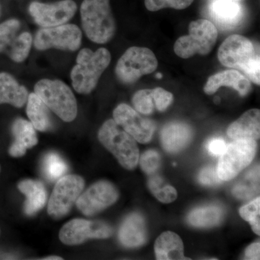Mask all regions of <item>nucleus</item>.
I'll return each mask as SVG.
<instances>
[{
	"label": "nucleus",
	"mask_w": 260,
	"mask_h": 260,
	"mask_svg": "<svg viewBox=\"0 0 260 260\" xmlns=\"http://www.w3.org/2000/svg\"><path fill=\"white\" fill-rule=\"evenodd\" d=\"M112 60L111 53L105 48L93 51L84 48L78 53L76 64L70 73L72 85L75 91L89 94L96 88L99 79Z\"/></svg>",
	"instance_id": "nucleus-1"
},
{
	"label": "nucleus",
	"mask_w": 260,
	"mask_h": 260,
	"mask_svg": "<svg viewBox=\"0 0 260 260\" xmlns=\"http://www.w3.org/2000/svg\"><path fill=\"white\" fill-rule=\"evenodd\" d=\"M82 26L95 44H107L115 35L116 25L110 0H83L80 8Z\"/></svg>",
	"instance_id": "nucleus-2"
},
{
	"label": "nucleus",
	"mask_w": 260,
	"mask_h": 260,
	"mask_svg": "<svg viewBox=\"0 0 260 260\" xmlns=\"http://www.w3.org/2000/svg\"><path fill=\"white\" fill-rule=\"evenodd\" d=\"M98 138L124 169L133 170L138 166L140 152L136 140L121 129L114 119H109L103 124Z\"/></svg>",
	"instance_id": "nucleus-3"
},
{
	"label": "nucleus",
	"mask_w": 260,
	"mask_h": 260,
	"mask_svg": "<svg viewBox=\"0 0 260 260\" xmlns=\"http://www.w3.org/2000/svg\"><path fill=\"white\" fill-rule=\"evenodd\" d=\"M34 93L49 109L66 122L75 120L78 104L71 89L59 80L42 79L35 84Z\"/></svg>",
	"instance_id": "nucleus-4"
},
{
	"label": "nucleus",
	"mask_w": 260,
	"mask_h": 260,
	"mask_svg": "<svg viewBox=\"0 0 260 260\" xmlns=\"http://www.w3.org/2000/svg\"><path fill=\"white\" fill-rule=\"evenodd\" d=\"M218 39V30L209 20L200 19L189 25V35L183 36L174 44V52L182 59L195 55H208Z\"/></svg>",
	"instance_id": "nucleus-5"
},
{
	"label": "nucleus",
	"mask_w": 260,
	"mask_h": 260,
	"mask_svg": "<svg viewBox=\"0 0 260 260\" xmlns=\"http://www.w3.org/2000/svg\"><path fill=\"white\" fill-rule=\"evenodd\" d=\"M158 62L153 51L146 47H133L126 49L117 61V79L125 85L136 83L143 75L151 74Z\"/></svg>",
	"instance_id": "nucleus-6"
},
{
	"label": "nucleus",
	"mask_w": 260,
	"mask_h": 260,
	"mask_svg": "<svg viewBox=\"0 0 260 260\" xmlns=\"http://www.w3.org/2000/svg\"><path fill=\"white\" fill-rule=\"evenodd\" d=\"M256 140H234L227 145L224 153L219 159L216 171L223 181H230L246 169L255 157Z\"/></svg>",
	"instance_id": "nucleus-7"
},
{
	"label": "nucleus",
	"mask_w": 260,
	"mask_h": 260,
	"mask_svg": "<svg viewBox=\"0 0 260 260\" xmlns=\"http://www.w3.org/2000/svg\"><path fill=\"white\" fill-rule=\"evenodd\" d=\"M85 181L79 175H64L58 179L48 203V214L54 219L65 216L83 192Z\"/></svg>",
	"instance_id": "nucleus-8"
},
{
	"label": "nucleus",
	"mask_w": 260,
	"mask_h": 260,
	"mask_svg": "<svg viewBox=\"0 0 260 260\" xmlns=\"http://www.w3.org/2000/svg\"><path fill=\"white\" fill-rule=\"evenodd\" d=\"M82 32L75 24L42 28L36 34L34 44L39 51L50 49L75 51L81 46Z\"/></svg>",
	"instance_id": "nucleus-9"
},
{
	"label": "nucleus",
	"mask_w": 260,
	"mask_h": 260,
	"mask_svg": "<svg viewBox=\"0 0 260 260\" xmlns=\"http://www.w3.org/2000/svg\"><path fill=\"white\" fill-rule=\"evenodd\" d=\"M113 232L112 227L105 222L76 218L63 225L59 238L65 245H80L90 239H108Z\"/></svg>",
	"instance_id": "nucleus-10"
},
{
	"label": "nucleus",
	"mask_w": 260,
	"mask_h": 260,
	"mask_svg": "<svg viewBox=\"0 0 260 260\" xmlns=\"http://www.w3.org/2000/svg\"><path fill=\"white\" fill-rule=\"evenodd\" d=\"M78 10L73 0H61L54 3L32 2L28 12L34 22L42 28H51L68 23Z\"/></svg>",
	"instance_id": "nucleus-11"
},
{
	"label": "nucleus",
	"mask_w": 260,
	"mask_h": 260,
	"mask_svg": "<svg viewBox=\"0 0 260 260\" xmlns=\"http://www.w3.org/2000/svg\"><path fill=\"white\" fill-rule=\"evenodd\" d=\"M118 198L119 191L114 184L99 181L81 193L75 205L85 216H93L114 204Z\"/></svg>",
	"instance_id": "nucleus-12"
},
{
	"label": "nucleus",
	"mask_w": 260,
	"mask_h": 260,
	"mask_svg": "<svg viewBox=\"0 0 260 260\" xmlns=\"http://www.w3.org/2000/svg\"><path fill=\"white\" fill-rule=\"evenodd\" d=\"M113 116L116 124L138 143H149L153 138L155 123L140 116L139 113L127 104L117 106L113 112Z\"/></svg>",
	"instance_id": "nucleus-13"
},
{
	"label": "nucleus",
	"mask_w": 260,
	"mask_h": 260,
	"mask_svg": "<svg viewBox=\"0 0 260 260\" xmlns=\"http://www.w3.org/2000/svg\"><path fill=\"white\" fill-rule=\"evenodd\" d=\"M255 55L252 42L237 34L226 38L218 51L219 61L223 66L238 70L242 69Z\"/></svg>",
	"instance_id": "nucleus-14"
},
{
	"label": "nucleus",
	"mask_w": 260,
	"mask_h": 260,
	"mask_svg": "<svg viewBox=\"0 0 260 260\" xmlns=\"http://www.w3.org/2000/svg\"><path fill=\"white\" fill-rule=\"evenodd\" d=\"M222 86L234 88L242 96L248 95L252 88L250 80L237 70H230L210 76L205 84L204 92L208 95H213Z\"/></svg>",
	"instance_id": "nucleus-15"
},
{
	"label": "nucleus",
	"mask_w": 260,
	"mask_h": 260,
	"mask_svg": "<svg viewBox=\"0 0 260 260\" xmlns=\"http://www.w3.org/2000/svg\"><path fill=\"white\" fill-rule=\"evenodd\" d=\"M119 242L129 248L143 245L147 241V229L145 219L140 213L128 215L119 231Z\"/></svg>",
	"instance_id": "nucleus-16"
},
{
	"label": "nucleus",
	"mask_w": 260,
	"mask_h": 260,
	"mask_svg": "<svg viewBox=\"0 0 260 260\" xmlns=\"http://www.w3.org/2000/svg\"><path fill=\"white\" fill-rule=\"evenodd\" d=\"M192 129L185 123L171 122L164 126L160 133V140L164 150L171 153H178L190 143Z\"/></svg>",
	"instance_id": "nucleus-17"
},
{
	"label": "nucleus",
	"mask_w": 260,
	"mask_h": 260,
	"mask_svg": "<svg viewBox=\"0 0 260 260\" xmlns=\"http://www.w3.org/2000/svg\"><path fill=\"white\" fill-rule=\"evenodd\" d=\"M35 127L30 121L18 118L15 119L12 126V133L14 136V142L9 149V154L14 158L23 156L29 148L38 143Z\"/></svg>",
	"instance_id": "nucleus-18"
},
{
	"label": "nucleus",
	"mask_w": 260,
	"mask_h": 260,
	"mask_svg": "<svg viewBox=\"0 0 260 260\" xmlns=\"http://www.w3.org/2000/svg\"><path fill=\"white\" fill-rule=\"evenodd\" d=\"M231 139H259L260 135V112L259 109H250L239 119L233 122L227 129Z\"/></svg>",
	"instance_id": "nucleus-19"
},
{
	"label": "nucleus",
	"mask_w": 260,
	"mask_h": 260,
	"mask_svg": "<svg viewBox=\"0 0 260 260\" xmlns=\"http://www.w3.org/2000/svg\"><path fill=\"white\" fill-rule=\"evenodd\" d=\"M18 189L25 197L24 213L29 216L35 215L44 208L47 198V190L43 183L32 179H25L18 184Z\"/></svg>",
	"instance_id": "nucleus-20"
},
{
	"label": "nucleus",
	"mask_w": 260,
	"mask_h": 260,
	"mask_svg": "<svg viewBox=\"0 0 260 260\" xmlns=\"http://www.w3.org/2000/svg\"><path fill=\"white\" fill-rule=\"evenodd\" d=\"M28 91L9 73H0V104H9L16 108L27 103Z\"/></svg>",
	"instance_id": "nucleus-21"
},
{
	"label": "nucleus",
	"mask_w": 260,
	"mask_h": 260,
	"mask_svg": "<svg viewBox=\"0 0 260 260\" xmlns=\"http://www.w3.org/2000/svg\"><path fill=\"white\" fill-rule=\"evenodd\" d=\"M210 13L215 22L227 28L238 25L243 17L241 5L229 0H214L210 4Z\"/></svg>",
	"instance_id": "nucleus-22"
},
{
	"label": "nucleus",
	"mask_w": 260,
	"mask_h": 260,
	"mask_svg": "<svg viewBox=\"0 0 260 260\" xmlns=\"http://www.w3.org/2000/svg\"><path fill=\"white\" fill-rule=\"evenodd\" d=\"M155 253L159 260L189 259L184 256V245L178 234L172 232L162 233L155 243Z\"/></svg>",
	"instance_id": "nucleus-23"
},
{
	"label": "nucleus",
	"mask_w": 260,
	"mask_h": 260,
	"mask_svg": "<svg viewBox=\"0 0 260 260\" xmlns=\"http://www.w3.org/2000/svg\"><path fill=\"white\" fill-rule=\"evenodd\" d=\"M50 109L35 93L29 94L26 113L30 123L40 132L50 129L52 126Z\"/></svg>",
	"instance_id": "nucleus-24"
},
{
	"label": "nucleus",
	"mask_w": 260,
	"mask_h": 260,
	"mask_svg": "<svg viewBox=\"0 0 260 260\" xmlns=\"http://www.w3.org/2000/svg\"><path fill=\"white\" fill-rule=\"evenodd\" d=\"M223 210L216 205L202 207L191 211L188 216V222L197 228H210L221 223Z\"/></svg>",
	"instance_id": "nucleus-25"
},
{
	"label": "nucleus",
	"mask_w": 260,
	"mask_h": 260,
	"mask_svg": "<svg viewBox=\"0 0 260 260\" xmlns=\"http://www.w3.org/2000/svg\"><path fill=\"white\" fill-rule=\"evenodd\" d=\"M232 193L240 200L252 199L259 193V166L250 169L234 186Z\"/></svg>",
	"instance_id": "nucleus-26"
},
{
	"label": "nucleus",
	"mask_w": 260,
	"mask_h": 260,
	"mask_svg": "<svg viewBox=\"0 0 260 260\" xmlns=\"http://www.w3.org/2000/svg\"><path fill=\"white\" fill-rule=\"evenodd\" d=\"M32 37L28 31L20 32L14 44L8 49L6 54L15 62H22L27 59L31 49Z\"/></svg>",
	"instance_id": "nucleus-27"
},
{
	"label": "nucleus",
	"mask_w": 260,
	"mask_h": 260,
	"mask_svg": "<svg viewBox=\"0 0 260 260\" xmlns=\"http://www.w3.org/2000/svg\"><path fill=\"white\" fill-rule=\"evenodd\" d=\"M149 189L154 196L162 203H171L177 199V191L172 186L166 184L164 179L159 176H153L149 179Z\"/></svg>",
	"instance_id": "nucleus-28"
},
{
	"label": "nucleus",
	"mask_w": 260,
	"mask_h": 260,
	"mask_svg": "<svg viewBox=\"0 0 260 260\" xmlns=\"http://www.w3.org/2000/svg\"><path fill=\"white\" fill-rule=\"evenodd\" d=\"M44 173L49 181H55L68 172V165L59 154L49 153L44 160Z\"/></svg>",
	"instance_id": "nucleus-29"
},
{
	"label": "nucleus",
	"mask_w": 260,
	"mask_h": 260,
	"mask_svg": "<svg viewBox=\"0 0 260 260\" xmlns=\"http://www.w3.org/2000/svg\"><path fill=\"white\" fill-rule=\"evenodd\" d=\"M21 24L17 19H10L0 24V53L7 52L14 44Z\"/></svg>",
	"instance_id": "nucleus-30"
},
{
	"label": "nucleus",
	"mask_w": 260,
	"mask_h": 260,
	"mask_svg": "<svg viewBox=\"0 0 260 260\" xmlns=\"http://www.w3.org/2000/svg\"><path fill=\"white\" fill-rule=\"evenodd\" d=\"M133 104L135 110L144 115H150L155 110L153 89L138 90L133 97Z\"/></svg>",
	"instance_id": "nucleus-31"
},
{
	"label": "nucleus",
	"mask_w": 260,
	"mask_h": 260,
	"mask_svg": "<svg viewBox=\"0 0 260 260\" xmlns=\"http://www.w3.org/2000/svg\"><path fill=\"white\" fill-rule=\"evenodd\" d=\"M242 218L250 223L253 232L257 235L260 234V198H255L239 210Z\"/></svg>",
	"instance_id": "nucleus-32"
},
{
	"label": "nucleus",
	"mask_w": 260,
	"mask_h": 260,
	"mask_svg": "<svg viewBox=\"0 0 260 260\" xmlns=\"http://www.w3.org/2000/svg\"><path fill=\"white\" fill-rule=\"evenodd\" d=\"M194 0H145V5L149 11L156 12L164 8L184 10L190 6Z\"/></svg>",
	"instance_id": "nucleus-33"
},
{
	"label": "nucleus",
	"mask_w": 260,
	"mask_h": 260,
	"mask_svg": "<svg viewBox=\"0 0 260 260\" xmlns=\"http://www.w3.org/2000/svg\"><path fill=\"white\" fill-rule=\"evenodd\" d=\"M139 160L140 167L149 175L155 174L160 167V155L155 150H149L145 152Z\"/></svg>",
	"instance_id": "nucleus-34"
},
{
	"label": "nucleus",
	"mask_w": 260,
	"mask_h": 260,
	"mask_svg": "<svg viewBox=\"0 0 260 260\" xmlns=\"http://www.w3.org/2000/svg\"><path fill=\"white\" fill-rule=\"evenodd\" d=\"M153 96L155 107L159 112L167 110L174 100L172 93L160 87L153 89Z\"/></svg>",
	"instance_id": "nucleus-35"
},
{
	"label": "nucleus",
	"mask_w": 260,
	"mask_h": 260,
	"mask_svg": "<svg viewBox=\"0 0 260 260\" xmlns=\"http://www.w3.org/2000/svg\"><path fill=\"white\" fill-rule=\"evenodd\" d=\"M260 59L259 54L256 55L248 61L247 63L241 69L245 73L248 79L251 80L252 83L259 85L260 84Z\"/></svg>",
	"instance_id": "nucleus-36"
},
{
	"label": "nucleus",
	"mask_w": 260,
	"mask_h": 260,
	"mask_svg": "<svg viewBox=\"0 0 260 260\" xmlns=\"http://www.w3.org/2000/svg\"><path fill=\"white\" fill-rule=\"evenodd\" d=\"M199 181L204 185L215 186L221 184L223 180L219 178L216 169L213 167H207L200 172Z\"/></svg>",
	"instance_id": "nucleus-37"
},
{
	"label": "nucleus",
	"mask_w": 260,
	"mask_h": 260,
	"mask_svg": "<svg viewBox=\"0 0 260 260\" xmlns=\"http://www.w3.org/2000/svg\"><path fill=\"white\" fill-rule=\"evenodd\" d=\"M226 147L225 140L220 138H213L206 145L207 150L213 156H220L225 151Z\"/></svg>",
	"instance_id": "nucleus-38"
},
{
	"label": "nucleus",
	"mask_w": 260,
	"mask_h": 260,
	"mask_svg": "<svg viewBox=\"0 0 260 260\" xmlns=\"http://www.w3.org/2000/svg\"><path fill=\"white\" fill-rule=\"evenodd\" d=\"M246 259H260V244L259 242L254 243L248 246L245 251Z\"/></svg>",
	"instance_id": "nucleus-39"
},
{
	"label": "nucleus",
	"mask_w": 260,
	"mask_h": 260,
	"mask_svg": "<svg viewBox=\"0 0 260 260\" xmlns=\"http://www.w3.org/2000/svg\"><path fill=\"white\" fill-rule=\"evenodd\" d=\"M44 259H47V260H56V259H63L62 258L60 257V256H47V257L44 258Z\"/></svg>",
	"instance_id": "nucleus-40"
},
{
	"label": "nucleus",
	"mask_w": 260,
	"mask_h": 260,
	"mask_svg": "<svg viewBox=\"0 0 260 260\" xmlns=\"http://www.w3.org/2000/svg\"><path fill=\"white\" fill-rule=\"evenodd\" d=\"M229 1L237 2V3H239V2L242 1V0H229Z\"/></svg>",
	"instance_id": "nucleus-41"
},
{
	"label": "nucleus",
	"mask_w": 260,
	"mask_h": 260,
	"mask_svg": "<svg viewBox=\"0 0 260 260\" xmlns=\"http://www.w3.org/2000/svg\"><path fill=\"white\" fill-rule=\"evenodd\" d=\"M157 78H161V75H160V74L157 75Z\"/></svg>",
	"instance_id": "nucleus-42"
},
{
	"label": "nucleus",
	"mask_w": 260,
	"mask_h": 260,
	"mask_svg": "<svg viewBox=\"0 0 260 260\" xmlns=\"http://www.w3.org/2000/svg\"><path fill=\"white\" fill-rule=\"evenodd\" d=\"M0 172H1V166H0Z\"/></svg>",
	"instance_id": "nucleus-43"
}]
</instances>
